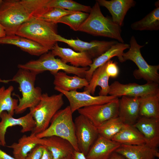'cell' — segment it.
Returning a JSON list of instances; mask_svg holds the SVG:
<instances>
[{
    "label": "cell",
    "instance_id": "28",
    "mask_svg": "<svg viewBox=\"0 0 159 159\" xmlns=\"http://www.w3.org/2000/svg\"><path fill=\"white\" fill-rule=\"evenodd\" d=\"M139 115L159 119V92L140 97Z\"/></svg>",
    "mask_w": 159,
    "mask_h": 159
},
{
    "label": "cell",
    "instance_id": "6",
    "mask_svg": "<svg viewBox=\"0 0 159 159\" xmlns=\"http://www.w3.org/2000/svg\"><path fill=\"white\" fill-rule=\"evenodd\" d=\"M63 95L61 93L51 95L47 93H42L39 103L30 109L36 123L31 133L36 135L48 127L54 116L64 104Z\"/></svg>",
    "mask_w": 159,
    "mask_h": 159
},
{
    "label": "cell",
    "instance_id": "37",
    "mask_svg": "<svg viewBox=\"0 0 159 159\" xmlns=\"http://www.w3.org/2000/svg\"><path fill=\"white\" fill-rule=\"evenodd\" d=\"M44 148L43 146L38 145L28 153L25 159H40Z\"/></svg>",
    "mask_w": 159,
    "mask_h": 159
},
{
    "label": "cell",
    "instance_id": "7",
    "mask_svg": "<svg viewBox=\"0 0 159 159\" xmlns=\"http://www.w3.org/2000/svg\"><path fill=\"white\" fill-rule=\"evenodd\" d=\"M32 18L20 0H2L0 4V23L7 36L15 34L22 24Z\"/></svg>",
    "mask_w": 159,
    "mask_h": 159
},
{
    "label": "cell",
    "instance_id": "8",
    "mask_svg": "<svg viewBox=\"0 0 159 159\" xmlns=\"http://www.w3.org/2000/svg\"><path fill=\"white\" fill-rule=\"evenodd\" d=\"M129 42V49L127 52H124L122 56L124 62L127 60H131L138 67V69L133 72L134 77L137 79H143L147 83L159 84V65H150L147 63L140 51L144 46L139 44L134 36H131Z\"/></svg>",
    "mask_w": 159,
    "mask_h": 159
},
{
    "label": "cell",
    "instance_id": "35",
    "mask_svg": "<svg viewBox=\"0 0 159 159\" xmlns=\"http://www.w3.org/2000/svg\"><path fill=\"white\" fill-rule=\"evenodd\" d=\"M75 12L59 8H52L38 18L47 22L56 24L57 21L62 17Z\"/></svg>",
    "mask_w": 159,
    "mask_h": 159
},
{
    "label": "cell",
    "instance_id": "41",
    "mask_svg": "<svg viewBox=\"0 0 159 159\" xmlns=\"http://www.w3.org/2000/svg\"><path fill=\"white\" fill-rule=\"evenodd\" d=\"M108 159H126L123 156L116 152H114Z\"/></svg>",
    "mask_w": 159,
    "mask_h": 159
},
{
    "label": "cell",
    "instance_id": "1",
    "mask_svg": "<svg viewBox=\"0 0 159 159\" xmlns=\"http://www.w3.org/2000/svg\"><path fill=\"white\" fill-rule=\"evenodd\" d=\"M37 75L29 70L19 69L12 79H0V82L7 83L13 82L19 85L22 97L18 100V106L15 112L16 114L22 113L28 108H33L40 101L42 94V89L39 87L35 86Z\"/></svg>",
    "mask_w": 159,
    "mask_h": 159
},
{
    "label": "cell",
    "instance_id": "16",
    "mask_svg": "<svg viewBox=\"0 0 159 159\" xmlns=\"http://www.w3.org/2000/svg\"><path fill=\"white\" fill-rule=\"evenodd\" d=\"M37 141L38 145L43 146L49 151L53 159H61L71 155L74 150L68 141L59 137L37 138Z\"/></svg>",
    "mask_w": 159,
    "mask_h": 159
},
{
    "label": "cell",
    "instance_id": "40",
    "mask_svg": "<svg viewBox=\"0 0 159 159\" xmlns=\"http://www.w3.org/2000/svg\"><path fill=\"white\" fill-rule=\"evenodd\" d=\"M1 146L0 144V159H16L1 149Z\"/></svg>",
    "mask_w": 159,
    "mask_h": 159
},
{
    "label": "cell",
    "instance_id": "30",
    "mask_svg": "<svg viewBox=\"0 0 159 159\" xmlns=\"http://www.w3.org/2000/svg\"><path fill=\"white\" fill-rule=\"evenodd\" d=\"M14 90V87L12 85L6 88L4 86L0 87V115L4 111L11 115H14L19 100L11 96Z\"/></svg>",
    "mask_w": 159,
    "mask_h": 159
},
{
    "label": "cell",
    "instance_id": "14",
    "mask_svg": "<svg viewBox=\"0 0 159 159\" xmlns=\"http://www.w3.org/2000/svg\"><path fill=\"white\" fill-rule=\"evenodd\" d=\"M0 144L5 146L6 144L5 134L7 128L12 126H20L22 128L21 132L24 133L33 130L36 125L32 112L25 115L16 118L6 112H2L0 115Z\"/></svg>",
    "mask_w": 159,
    "mask_h": 159
},
{
    "label": "cell",
    "instance_id": "43",
    "mask_svg": "<svg viewBox=\"0 0 159 159\" xmlns=\"http://www.w3.org/2000/svg\"><path fill=\"white\" fill-rule=\"evenodd\" d=\"M72 155L63 158L61 159H72Z\"/></svg>",
    "mask_w": 159,
    "mask_h": 159
},
{
    "label": "cell",
    "instance_id": "31",
    "mask_svg": "<svg viewBox=\"0 0 159 159\" xmlns=\"http://www.w3.org/2000/svg\"><path fill=\"white\" fill-rule=\"evenodd\" d=\"M50 0H21L20 1L28 13L32 17L38 18L51 8Z\"/></svg>",
    "mask_w": 159,
    "mask_h": 159
},
{
    "label": "cell",
    "instance_id": "20",
    "mask_svg": "<svg viewBox=\"0 0 159 159\" xmlns=\"http://www.w3.org/2000/svg\"><path fill=\"white\" fill-rule=\"evenodd\" d=\"M129 44L118 42L107 51L93 59L92 64L87 71L85 78L89 82L92 74L97 68L104 64L114 57H117L120 62H124L122 55L125 49H129Z\"/></svg>",
    "mask_w": 159,
    "mask_h": 159
},
{
    "label": "cell",
    "instance_id": "13",
    "mask_svg": "<svg viewBox=\"0 0 159 159\" xmlns=\"http://www.w3.org/2000/svg\"><path fill=\"white\" fill-rule=\"evenodd\" d=\"M110 88L108 94L118 97L123 96L141 97L159 92V84L155 83L140 85L135 83L123 84L115 81Z\"/></svg>",
    "mask_w": 159,
    "mask_h": 159
},
{
    "label": "cell",
    "instance_id": "11",
    "mask_svg": "<svg viewBox=\"0 0 159 159\" xmlns=\"http://www.w3.org/2000/svg\"><path fill=\"white\" fill-rule=\"evenodd\" d=\"M55 90L66 97L69 102V106L73 113L80 108L105 104L118 98L110 95L94 96L84 91L82 92L77 91L67 92L58 89Z\"/></svg>",
    "mask_w": 159,
    "mask_h": 159
},
{
    "label": "cell",
    "instance_id": "39",
    "mask_svg": "<svg viewBox=\"0 0 159 159\" xmlns=\"http://www.w3.org/2000/svg\"><path fill=\"white\" fill-rule=\"evenodd\" d=\"M40 159H53L50 152L44 147L43 154Z\"/></svg>",
    "mask_w": 159,
    "mask_h": 159
},
{
    "label": "cell",
    "instance_id": "29",
    "mask_svg": "<svg viewBox=\"0 0 159 159\" xmlns=\"http://www.w3.org/2000/svg\"><path fill=\"white\" fill-rule=\"evenodd\" d=\"M159 3L155 2L156 8L141 19L132 23L131 28L135 31H157L159 29Z\"/></svg>",
    "mask_w": 159,
    "mask_h": 159
},
{
    "label": "cell",
    "instance_id": "19",
    "mask_svg": "<svg viewBox=\"0 0 159 159\" xmlns=\"http://www.w3.org/2000/svg\"><path fill=\"white\" fill-rule=\"evenodd\" d=\"M99 5L106 8L112 16L113 21L121 27L128 10L136 4L133 0H97Z\"/></svg>",
    "mask_w": 159,
    "mask_h": 159
},
{
    "label": "cell",
    "instance_id": "5",
    "mask_svg": "<svg viewBox=\"0 0 159 159\" xmlns=\"http://www.w3.org/2000/svg\"><path fill=\"white\" fill-rule=\"evenodd\" d=\"M73 113L69 106L58 111L52 118L48 127L44 131L36 135L39 138L55 136L68 141L74 150L80 151L75 131Z\"/></svg>",
    "mask_w": 159,
    "mask_h": 159
},
{
    "label": "cell",
    "instance_id": "9",
    "mask_svg": "<svg viewBox=\"0 0 159 159\" xmlns=\"http://www.w3.org/2000/svg\"><path fill=\"white\" fill-rule=\"evenodd\" d=\"M119 99L100 105L84 107L77 111L97 128L106 121L118 117Z\"/></svg>",
    "mask_w": 159,
    "mask_h": 159
},
{
    "label": "cell",
    "instance_id": "17",
    "mask_svg": "<svg viewBox=\"0 0 159 159\" xmlns=\"http://www.w3.org/2000/svg\"><path fill=\"white\" fill-rule=\"evenodd\" d=\"M51 52L55 57H59L64 63H70L71 65L76 67H89L93 62L92 58L87 53L60 47L57 43L54 45Z\"/></svg>",
    "mask_w": 159,
    "mask_h": 159
},
{
    "label": "cell",
    "instance_id": "26",
    "mask_svg": "<svg viewBox=\"0 0 159 159\" xmlns=\"http://www.w3.org/2000/svg\"><path fill=\"white\" fill-rule=\"evenodd\" d=\"M112 140L121 144L136 145L145 144L144 138L141 133L133 125L126 123H124Z\"/></svg>",
    "mask_w": 159,
    "mask_h": 159
},
{
    "label": "cell",
    "instance_id": "23",
    "mask_svg": "<svg viewBox=\"0 0 159 159\" xmlns=\"http://www.w3.org/2000/svg\"><path fill=\"white\" fill-rule=\"evenodd\" d=\"M0 44L15 45L32 55L40 56L49 51L38 44L27 38L16 35L0 38Z\"/></svg>",
    "mask_w": 159,
    "mask_h": 159
},
{
    "label": "cell",
    "instance_id": "10",
    "mask_svg": "<svg viewBox=\"0 0 159 159\" xmlns=\"http://www.w3.org/2000/svg\"><path fill=\"white\" fill-rule=\"evenodd\" d=\"M74 122L79 150L86 155L99 135L97 128L88 119L81 115L76 117Z\"/></svg>",
    "mask_w": 159,
    "mask_h": 159
},
{
    "label": "cell",
    "instance_id": "2",
    "mask_svg": "<svg viewBox=\"0 0 159 159\" xmlns=\"http://www.w3.org/2000/svg\"><path fill=\"white\" fill-rule=\"evenodd\" d=\"M89 13L78 31L94 36L114 39L119 42L124 43L121 27L115 23L111 17L104 16L97 1L91 8Z\"/></svg>",
    "mask_w": 159,
    "mask_h": 159
},
{
    "label": "cell",
    "instance_id": "32",
    "mask_svg": "<svg viewBox=\"0 0 159 159\" xmlns=\"http://www.w3.org/2000/svg\"><path fill=\"white\" fill-rule=\"evenodd\" d=\"M124 124L118 117L110 119L97 128L99 134L107 139L112 140L120 130Z\"/></svg>",
    "mask_w": 159,
    "mask_h": 159
},
{
    "label": "cell",
    "instance_id": "25",
    "mask_svg": "<svg viewBox=\"0 0 159 159\" xmlns=\"http://www.w3.org/2000/svg\"><path fill=\"white\" fill-rule=\"evenodd\" d=\"M106 62L97 68L92 74L87 86L84 88V91L94 95L97 87L99 86L101 90L99 95L106 96L109 94L110 88L109 85L110 77L106 71Z\"/></svg>",
    "mask_w": 159,
    "mask_h": 159
},
{
    "label": "cell",
    "instance_id": "15",
    "mask_svg": "<svg viewBox=\"0 0 159 159\" xmlns=\"http://www.w3.org/2000/svg\"><path fill=\"white\" fill-rule=\"evenodd\" d=\"M133 125L143 135L146 145L157 149L159 145V119L140 117Z\"/></svg>",
    "mask_w": 159,
    "mask_h": 159
},
{
    "label": "cell",
    "instance_id": "36",
    "mask_svg": "<svg viewBox=\"0 0 159 159\" xmlns=\"http://www.w3.org/2000/svg\"><path fill=\"white\" fill-rule=\"evenodd\" d=\"M106 72L110 77L115 78L119 74V69L117 63L110 60L106 62Z\"/></svg>",
    "mask_w": 159,
    "mask_h": 159
},
{
    "label": "cell",
    "instance_id": "21",
    "mask_svg": "<svg viewBox=\"0 0 159 159\" xmlns=\"http://www.w3.org/2000/svg\"><path fill=\"white\" fill-rule=\"evenodd\" d=\"M121 145L99 135L86 155V157L87 159H108Z\"/></svg>",
    "mask_w": 159,
    "mask_h": 159
},
{
    "label": "cell",
    "instance_id": "42",
    "mask_svg": "<svg viewBox=\"0 0 159 159\" xmlns=\"http://www.w3.org/2000/svg\"><path fill=\"white\" fill-rule=\"evenodd\" d=\"M6 36L5 28L0 23V38L4 37Z\"/></svg>",
    "mask_w": 159,
    "mask_h": 159
},
{
    "label": "cell",
    "instance_id": "24",
    "mask_svg": "<svg viewBox=\"0 0 159 159\" xmlns=\"http://www.w3.org/2000/svg\"><path fill=\"white\" fill-rule=\"evenodd\" d=\"M54 76L55 90L58 89L67 92L77 91L87 86L89 84V82L85 78L76 75L70 76L64 72L59 71Z\"/></svg>",
    "mask_w": 159,
    "mask_h": 159
},
{
    "label": "cell",
    "instance_id": "3",
    "mask_svg": "<svg viewBox=\"0 0 159 159\" xmlns=\"http://www.w3.org/2000/svg\"><path fill=\"white\" fill-rule=\"evenodd\" d=\"M57 24L32 18L22 24L15 35L29 39L49 51L57 43Z\"/></svg>",
    "mask_w": 159,
    "mask_h": 159
},
{
    "label": "cell",
    "instance_id": "44",
    "mask_svg": "<svg viewBox=\"0 0 159 159\" xmlns=\"http://www.w3.org/2000/svg\"><path fill=\"white\" fill-rule=\"evenodd\" d=\"M2 1V0H0V4L1 3V2Z\"/></svg>",
    "mask_w": 159,
    "mask_h": 159
},
{
    "label": "cell",
    "instance_id": "22",
    "mask_svg": "<svg viewBox=\"0 0 159 159\" xmlns=\"http://www.w3.org/2000/svg\"><path fill=\"white\" fill-rule=\"evenodd\" d=\"M115 152L126 159H155L159 157L158 149L152 148L145 144L136 145L121 144Z\"/></svg>",
    "mask_w": 159,
    "mask_h": 159
},
{
    "label": "cell",
    "instance_id": "27",
    "mask_svg": "<svg viewBox=\"0 0 159 159\" xmlns=\"http://www.w3.org/2000/svg\"><path fill=\"white\" fill-rule=\"evenodd\" d=\"M36 135L31 133L28 136L24 135L17 143L7 147L13 150L14 157L16 159H25L28 153L38 144Z\"/></svg>",
    "mask_w": 159,
    "mask_h": 159
},
{
    "label": "cell",
    "instance_id": "38",
    "mask_svg": "<svg viewBox=\"0 0 159 159\" xmlns=\"http://www.w3.org/2000/svg\"><path fill=\"white\" fill-rule=\"evenodd\" d=\"M72 159H87L86 155L82 152L74 150L72 155Z\"/></svg>",
    "mask_w": 159,
    "mask_h": 159
},
{
    "label": "cell",
    "instance_id": "4",
    "mask_svg": "<svg viewBox=\"0 0 159 159\" xmlns=\"http://www.w3.org/2000/svg\"><path fill=\"white\" fill-rule=\"evenodd\" d=\"M19 69L29 70L37 74L49 71L53 75L62 70L67 73L85 78L89 67H76L64 63L60 59L56 58L51 51L40 56L36 60H31L24 64L18 65Z\"/></svg>",
    "mask_w": 159,
    "mask_h": 159
},
{
    "label": "cell",
    "instance_id": "33",
    "mask_svg": "<svg viewBox=\"0 0 159 159\" xmlns=\"http://www.w3.org/2000/svg\"><path fill=\"white\" fill-rule=\"evenodd\" d=\"M50 8H59L73 11H82L90 13L91 6L82 4L71 0H50Z\"/></svg>",
    "mask_w": 159,
    "mask_h": 159
},
{
    "label": "cell",
    "instance_id": "18",
    "mask_svg": "<svg viewBox=\"0 0 159 159\" xmlns=\"http://www.w3.org/2000/svg\"><path fill=\"white\" fill-rule=\"evenodd\" d=\"M140 97L123 96L119 99L118 117L124 123L133 125L140 117Z\"/></svg>",
    "mask_w": 159,
    "mask_h": 159
},
{
    "label": "cell",
    "instance_id": "12",
    "mask_svg": "<svg viewBox=\"0 0 159 159\" xmlns=\"http://www.w3.org/2000/svg\"><path fill=\"white\" fill-rule=\"evenodd\" d=\"M57 41L67 44L76 52L87 53L92 59L100 56L118 42L116 40H95L88 42L81 40L78 37L76 39H67L58 34Z\"/></svg>",
    "mask_w": 159,
    "mask_h": 159
},
{
    "label": "cell",
    "instance_id": "34",
    "mask_svg": "<svg viewBox=\"0 0 159 159\" xmlns=\"http://www.w3.org/2000/svg\"><path fill=\"white\" fill-rule=\"evenodd\" d=\"M89 14L82 11H75L62 17L57 21L56 23H61L68 26L74 31L78 29L87 18Z\"/></svg>",
    "mask_w": 159,
    "mask_h": 159
}]
</instances>
